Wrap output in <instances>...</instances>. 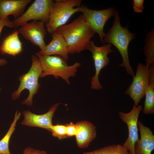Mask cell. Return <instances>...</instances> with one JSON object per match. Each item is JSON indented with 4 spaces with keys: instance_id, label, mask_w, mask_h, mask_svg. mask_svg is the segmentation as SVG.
Returning a JSON list of instances; mask_svg holds the SVG:
<instances>
[{
    "instance_id": "1",
    "label": "cell",
    "mask_w": 154,
    "mask_h": 154,
    "mask_svg": "<svg viewBox=\"0 0 154 154\" xmlns=\"http://www.w3.org/2000/svg\"><path fill=\"white\" fill-rule=\"evenodd\" d=\"M62 35L67 44L69 54L89 50L91 39L95 33L80 15L70 23L59 27L55 32Z\"/></svg>"
},
{
    "instance_id": "2",
    "label": "cell",
    "mask_w": 154,
    "mask_h": 154,
    "mask_svg": "<svg viewBox=\"0 0 154 154\" xmlns=\"http://www.w3.org/2000/svg\"><path fill=\"white\" fill-rule=\"evenodd\" d=\"M114 17L113 25L104 38V42L112 44L120 52L123 62L119 66L124 67L127 73L134 77V73L130 64L128 47L131 41L135 38L134 33L130 32L127 26L123 27L120 23V19L117 11Z\"/></svg>"
},
{
    "instance_id": "3",
    "label": "cell",
    "mask_w": 154,
    "mask_h": 154,
    "mask_svg": "<svg viewBox=\"0 0 154 154\" xmlns=\"http://www.w3.org/2000/svg\"><path fill=\"white\" fill-rule=\"evenodd\" d=\"M40 63L42 72L40 77L43 78L52 75L56 79L60 78L68 84H70L69 79L75 77L81 63L76 62L68 65L66 60L58 55H45L36 53Z\"/></svg>"
},
{
    "instance_id": "4",
    "label": "cell",
    "mask_w": 154,
    "mask_h": 154,
    "mask_svg": "<svg viewBox=\"0 0 154 154\" xmlns=\"http://www.w3.org/2000/svg\"><path fill=\"white\" fill-rule=\"evenodd\" d=\"M32 64L27 73L21 75L19 77L20 82L17 90L12 94L11 98L13 100L18 99L23 91L27 89L29 94L26 99L22 102L23 105L28 106H33V99L34 96L38 92L40 87L38 83V79L42 72V69L38 58L36 55L31 56Z\"/></svg>"
},
{
    "instance_id": "5",
    "label": "cell",
    "mask_w": 154,
    "mask_h": 154,
    "mask_svg": "<svg viewBox=\"0 0 154 154\" xmlns=\"http://www.w3.org/2000/svg\"><path fill=\"white\" fill-rule=\"evenodd\" d=\"M81 0H56L51 10L49 20L45 24L47 32L51 35L64 25L70 17L80 12Z\"/></svg>"
},
{
    "instance_id": "6",
    "label": "cell",
    "mask_w": 154,
    "mask_h": 154,
    "mask_svg": "<svg viewBox=\"0 0 154 154\" xmlns=\"http://www.w3.org/2000/svg\"><path fill=\"white\" fill-rule=\"evenodd\" d=\"M54 2L52 0H35L23 14L12 22L13 28H17L30 20L47 23Z\"/></svg>"
},
{
    "instance_id": "7",
    "label": "cell",
    "mask_w": 154,
    "mask_h": 154,
    "mask_svg": "<svg viewBox=\"0 0 154 154\" xmlns=\"http://www.w3.org/2000/svg\"><path fill=\"white\" fill-rule=\"evenodd\" d=\"M80 12L90 28L98 35L100 41L104 44V38L105 33L104 31V25L108 19L114 16L117 11L111 7L101 10H94L88 8L83 5L79 7Z\"/></svg>"
},
{
    "instance_id": "8",
    "label": "cell",
    "mask_w": 154,
    "mask_h": 154,
    "mask_svg": "<svg viewBox=\"0 0 154 154\" xmlns=\"http://www.w3.org/2000/svg\"><path fill=\"white\" fill-rule=\"evenodd\" d=\"M149 67L141 63H139L132 83L124 92L133 100L136 106L145 96L149 84Z\"/></svg>"
},
{
    "instance_id": "9",
    "label": "cell",
    "mask_w": 154,
    "mask_h": 154,
    "mask_svg": "<svg viewBox=\"0 0 154 154\" xmlns=\"http://www.w3.org/2000/svg\"><path fill=\"white\" fill-rule=\"evenodd\" d=\"M143 109L141 105L136 106L133 105L131 110L127 113L120 111L119 116L121 120L127 126L128 136L123 145L127 150L130 154H135L134 145L139 140L138 121L140 113Z\"/></svg>"
},
{
    "instance_id": "10",
    "label": "cell",
    "mask_w": 154,
    "mask_h": 154,
    "mask_svg": "<svg viewBox=\"0 0 154 154\" xmlns=\"http://www.w3.org/2000/svg\"><path fill=\"white\" fill-rule=\"evenodd\" d=\"M111 46V44L110 43L97 46L93 41H90L89 50L92 54L95 70V75L91 79V88L93 89L99 90L103 88L100 82L99 76L101 70L109 63L108 55L112 51Z\"/></svg>"
},
{
    "instance_id": "11",
    "label": "cell",
    "mask_w": 154,
    "mask_h": 154,
    "mask_svg": "<svg viewBox=\"0 0 154 154\" xmlns=\"http://www.w3.org/2000/svg\"><path fill=\"white\" fill-rule=\"evenodd\" d=\"M18 30L26 40L38 46L40 50L46 46L44 38L47 31L44 23L39 21L27 23L21 25Z\"/></svg>"
},
{
    "instance_id": "12",
    "label": "cell",
    "mask_w": 154,
    "mask_h": 154,
    "mask_svg": "<svg viewBox=\"0 0 154 154\" xmlns=\"http://www.w3.org/2000/svg\"><path fill=\"white\" fill-rule=\"evenodd\" d=\"M59 105L58 103L55 104L47 112L41 115L35 114L29 110L24 111V119L21 123L24 125L41 128L49 131L52 125V118Z\"/></svg>"
},
{
    "instance_id": "13",
    "label": "cell",
    "mask_w": 154,
    "mask_h": 154,
    "mask_svg": "<svg viewBox=\"0 0 154 154\" xmlns=\"http://www.w3.org/2000/svg\"><path fill=\"white\" fill-rule=\"evenodd\" d=\"M52 39L50 42L38 52L45 55H58L66 61L69 59V53L66 42L63 36L56 32L51 34Z\"/></svg>"
},
{
    "instance_id": "14",
    "label": "cell",
    "mask_w": 154,
    "mask_h": 154,
    "mask_svg": "<svg viewBox=\"0 0 154 154\" xmlns=\"http://www.w3.org/2000/svg\"><path fill=\"white\" fill-rule=\"evenodd\" d=\"M140 138L135 143V154H151L154 149V135L149 127L140 121H138Z\"/></svg>"
},
{
    "instance_id": "15",
    "label": "cell",
    "mask_w": 154,
    "mask_h": 154,
    "mask_svg": "<svg viewBox=\"0 0 154 154\" xmlns=\"http://www.w3.org/2000/svg\"><path fill=\"white\" fill-rule=\"evenodd\" d=\"M76 124L77 128L75 135L77 144L81 148L87 147L96 137V127L87 121H79Z\"/></svg>"
},
{
    "instance_id": "16",
    "label": "cell",
    "mask_w": 154,
    "mask_h": 154,
    "mask_svg": "<svg viewBox=\"0 0 154 154\" xmlns=\"http://www.w3.org/2000/svg\"><path fill=\"white\" fill-rule=\"evenodd\" d=\"M31 0H0V19H4L9 15L14 19H17L24 13L27 5Z\"/></svg>"
},
{
    "instance_id": "17",
    "label": "cell",
    "mask_w": 154,
    "mask_h": 154,
    "mask_svg": "<svg viewBox=\"0 0 154 154\" xmlns=\"http://www.w3.org/2000/svg\"><path fill=\"white\" fill-rule=\"evenodd\" d=\"M18 30H15L4 38L0 46L3 54L16 56L23 51V44L20 40Z\"/></svg>"
},
{
    "instance_id": "18",
    "label": "cell",
    "mask_w": 154,
    "mask_h": 154,
    "mask_svg": "<svg viewBox=\"0 0 154 154\" xmlns=\"http://www.w3.org/2000/svg\"><path fill=\"white\" fill-rule=\"evenodd\" d=\"M149 84L146 91L145 96L144 114H146L154 113V67H149Z\"/></svg>"
},
{
    "instance_id": "19",
    "label": "cell",
    "mask_w": 154,
    "mask_h": 154,
    "mask_svg": "<svg viewBox=\"0 0 154 154\" xmlns=\"http://www.w3.org/2000/svg\"><path fill=\"white\" fill-rule=\"evenodd\" d=\"M143 50L146 57V65L154 66V30L150 31L146 35Z\"/></svg>"
},
{
    "instance_id": "20",
    "label": "cell",
    "mask_w": 154,
    "mask_h": 154,
    "mask_svg": "<svg viewBox=\"0 0 154 154\" xmlns=\"http://www.w3.org/2000/svg\"><path fill=\"white\" fill-rule=\"evenodd\" d=\"M21 113L17 111L13 121L9 129L3 137L0 140V154H11L9 149V144L11 136L15 129L16 123L21 116Z\"/></svg>"
},
{
    "instance_id": "21",
    "label": "cell",
    "mask_w": 154,
    "mask_h": 154,
    "mask_svg": "<svg viewBox=\"0 0 154 154\" xmlns=\"http://www.w3.org/2000/svg\"><path fill=\"white\" fill-rule=\"evenodd\" d=\"M83 154H130L127 149L123 145L113 144L89 152H86Z\"/></svg>"
},
{
    "instance_id": "22",
    "label": "cell",
    "mask_w": 154,
    "mask_h": 154,
    "mask_svg": "<svg viewBox=\"0 0 154 154\" xmlns=\"http://www.w3.org/2000/svg\"><path fill=\"white\" fill-rule=\"evenodd\" d=\"M50 131L52 135L60 140L67 138L66 125L57 124L52 125L50 127Z\"/></svg>"
},
{
    "instance_id": "23",
    "label": "cell",
    "mask_w": 154,
    "mask_h": 154,
    "mask_svg": "<svg viewBox=\"0 0 154 154\" xmlns=\"http://www.w3.org/2000/svg\"><path fill=\"white\" fill-rule=\"evenodd\" d=\"M66 126L67 138L76 135L77 130V127L76 124L71 122L66 125Z\"/></svg>"
},
{
    "instance_id": "24",
    "label": "cell",
    "mask_w": 154,
    "mask_h": 154,
    "mask_svg": "<svg viewBox=\"0 0 154 154\" xmlns=\"http://www.w3.org/2000/svg\"><path fill=\"white\" fill-rule=\"evenodd\" d=\"M144 0H133L132 4L133 9L135 12L137 13H141L144 9L143 3Z\"/></svg>"
},
{
    "instance_id": "25",
    "label": "cell",
    "mask_w": 154,
    "mask_h": 154,
    "mask_svg": "<svg viewBox=\"0 0 154 154\" xmlns=\"http://www.w3.org/2000/svg\"><path fill=\"white\" fill-rule=\"evenodd\" d=\"M6 26L10 28H13L12 22L8 17L4 19H0V35L3 27Z\"/></svg>"
},
{
    "instance_id": "26",
    "label": "cell",
    "mask_w": 154,
    "mask_h": 154,
    "mask_svg": "<svg viewBox=\"0 0 154 154\" xmlns=\"http://www.w3.org/2000/svg\"><path fill=\"white\" fill-rule=\"evenodd\" d=\"M23 154H47V153L44 151H40L35 149L33 148L28 147L25 148L23 151Z\"/></svg>"
},
{
    "instance_id": "27",
    "label": "cell",
    "mask_w": 154,
    "mask_h": 154,
    "mask_svg": "<svg viewBox=\"0 0 154 154\" xmlns=\"http://www.w3.org/2000/svg\"><path fill=\"white\" fill-rule=\"evenodd\" d=\"M7 61L4 58H0V66H3L7 64Z\"/></svg>"
},
{
    "instance_id": "28",
    "label": "cell",
    "mask_w": 154,
    "mask_h": 154,
    "mask_svg": "<svg viewBox=\"0 0 154 154\" xmlns=\"http://www.w3.org/2000/svg\"><path fill=\"white\" fill-rule=\"evenodd\" d=\"M1 88H0V91H1Z\"/></svg>"
}]
</instances>
